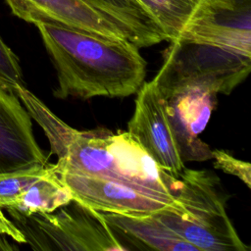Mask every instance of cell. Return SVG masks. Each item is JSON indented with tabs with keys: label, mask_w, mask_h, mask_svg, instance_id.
Masks as SVG:
<instances>
[{
	"label": "cell",
	"mask_w": 251,
	"mask_h": 251,
	"mask_svg": "<svg viewBox=\"0 0 251 251\" xmlns=\"http://www.w3.org/2000/svg\"><path fill=\"white\" fill-rule=\"evenodd\" d=\"M200 8L205 10L220 11L234 8L242 0H192Z\"/></svg>",
	"instance_id": "cell-19"
},
{
	"label": "cell",
	"mask_w": 251,
	"mask_h": 251,
	"mask_svg": "<svg viewBox=\"0 0 251 251\" xmlns=\"http://www.w3.org/2000/svg\"><path fill=\"white\" fill-rule=\"evenodd\" d=\"M214 167L226 174L237 176L248 188L251 187V165L248 162L236 159L226 151L221 149L212 150Z\"/></svg>",
	"instance_id": "cell-18"
},
{
	"label": "cell",
	"mask_w": 251,
	"mask_h": 251,
	"mask_svg": "<svg viewBox=\"0 0 251 251\" xmlns=\"http://www.w3.org/2000/svg\"><path fill=\"white\" fill-rule=\"evenodd\" d=\"M5 1L15 16L33 25L49 23L112 40H127L114 23L81 0Z\"/></svg>",
	"instance_id": "cell-9"
},
{
	"label": "cell",
	"mask_w": 251,
	"mask_h": 251,
	"mask_svg": "<svg viewBox=\"0 0 251 251\" xmlns=\"http://www.w3.org/2000/svg\"><path fill=\"white\" fill-rule=\"evenodd\" d=\"M47 166L0 174V210L10 208L28 185L45 172Z\"/></svg>",
	"instance_id": "cell-16"
},
{
	"label": "cell",
	"mask_w": 251,
	"mask_h": 251,
	"mask_svg": "<svg viewBox=\"0 0 251 251\" xmlns=\"http://www.w3.org/2000/svg\"><path fill=\"white\" fill-rule=\"evenodd\" d=\"M15 249H17V247L11 245L10 242L0 232V251H13Z\"/></svg>",
	"instance_id": "cell-20"
},
{
	"label": "cell",
	"mask_w": 251,
	"mask_h": 251,
	"mask_svg": "<svg viewBox=\"0 0 251 251\" xmlns=\"http://www.w3.org/2000/svg\"><path fill=\"white\" fill-rule=\"evenodd\" d=\"M177 207L152 215L197 251H246L226 211L227 194L219 176L209 170L182 171Z\"/></svg>",
	"instance_id": "cell-3"
},
{
	"label": "cell",
	"mask_w": 251,
	"mask_h": 251,
	"mask_svg": "<svg viewBox=\"0 0 251 251\" xmlns=\"http://www.w3.org/2000/svg\"><path fill=\"white\" fill-rule=\"evenodd\" d=\"M0 85L13 91L24 85L19 60L0 36Z\"/></svg>",
	"instance_id": "cell-17"
},
{
	"label": "cell",
	"mask_w": 251,
	"mask_h": 251,
	"mask_svg": "<svg viewBox=\"0 0 251 251\" xmlns=\"http://www.w3.org/2000/svg\"><path fill=\"white\" fill-rule=\"evenodd\" d=\"M31 117L18 95L0 85V174L47 166Z\"/></svg>",
	"instance_id": "cell-8"
},
{
	"label": "cell",
	"mask_w": 251,
	"mask_h": 251,
	"mask_svg": "<svg viewBox=\"0 0 251 251\" xmlns=\"http://www.w3.org/2000/svg\"><path fill=\"white\" fill-rule=\"evenodd\" d=\"M35 26L57 73L55 97H126L135 94L144 82L146 62L129 41L49 23Z\"/></svg>",
	"instance_id": "cell-2"
},
{
	"label": "cell",
	"mask_w": 251,
	"mask_h": 251,
	"mask_svg": "<svg viewBox=\"0 0 251 251\" xmlns=\"http://www.w3.org/2000/svg\"><path fill=\"white\" fill-rule=\"evenodd\" d=\"M30 117L42 127L58 161L56 172L112 179L176 206L180 180L162 169L126 130L71 127L24 85L15 89Z\"/></svg>",
	"instance_id": "cell-1"
},
{
	"label": "cell",
	"mask_w": 251,
	"mask_h": 251,
	"mask_svg": "<svg viewBox=\"0 0 251 251\" xmlns=\"http://www.w3.org/2000/svg\"><path fill=\"white\" fill-rule=\"evenodd\" d=\"M54 172L70 188L73 199L101 213L147 216L173 206L112 179L68 172Z\"/></svg>",
	"instance_id": "cell-7"
},
{
	"label": "cell",
	"mask_w": 251,
	"mask_h": 251,
	"mask_svg": "<svg viewBox=\"0 0 251 251\" xmlns=\"http://www.w3.org/2000/svg\"><path fill=\"white\" fill-rule=\"evenodd\" d=\"M5 210L20 233L21 243L34 250H126L101 212L75 199L51 213L24 215Z\"/></svg>",
	"instance_id": "cell-5"
},
{
	"label": "cell",
	"mask_w": 251,
	"mask_h": 251,
	"mask_svg": "<svg viewBox=\"0 0 251 251\" xmlns=\"http://www.w3.org/2000/svg\"><path fill=\"white\" fill-rule=\"evenodd\" d=\"M217 94L186 89L167 100V111L183 163L212 159V150L199 138L217 104Z\"/></svg>",
	"instance_id": "cell-10"
},
{
	"label": "cell",
	"mask_w": 251,
	"mask_h": 251,
	"mask_svg": "<svg viewBox=\"0 0 251 251\" xmlns=\"http://www.w3.org/2000/svg\"><path fill=\"white\" fill-rule=\"evenodd\" d=\"M251 57L217 46L176 40L163 53L153 78L165 99L186 89L228 95L248 75Z\"/></svg>",
	"instance_id": "cell-4"
},
{
	"label": "cell",
	"mask_w": 251,
	"mask_h": 251,
	"mask_svg": "<svg viewBox=\"0 0 251 251\" xmlns=\"http://www.w3.org/2000/svg\"><path fill=\"white\" fill-rule=\"evenodd\" d=\"M73 200L70 188L54 172L52 165L31 182L28 187L7 209H13L24 215L51 213Z\"/></svg>",
	"instance_id": "cell-14"
},
{
	"label": "cell",
	"mask_w": 251,
	"mask_h": 251,
	"mask_svg": "<svg viewBox=\"0 0 251 251\" xmlns=\"http://www.w3.org/2000/svg\"><path fill=\"white\" fill-rule=\"evenodd\" d=\"M158 24L169 42L176 41L201 11L192 0H137Z\"/></svg>",
	"instance_id": "cell-15"
},
{
	"label": "cell",
	"mask_w": 251,
	"mask_h": 251,
	"mask_svg": "<svg viewBox=\"0 0 251 251\" xmlns=\"http://www.w3.org/2000/svg\"><path fill=\"white\" fill-rule=\"evenodd\" d=\"M177 40L204 43L251 57L250 0L232 9L203 10Z\"/></svg>",
	"instance_id": "cell-11"
},
{
	"label": "cell",
	"mask_w": 251,
	"mask_h": 251,
	"mask_svg": "<svg viewBox=\"0 0 251 251\" xmlns=\"http://www.w3.org/2000/svg\"><path fill=\"white\" fill-rule=\"evenodd\" d=\"M112 23L138 48L165 40V35L151 15L137 0H81Z\"/></svg>",
	"instance_id": "cell-13"
},
{
	"label": "cell",
	"mask_w": 251,
	"mask_h": 251,
	"mask_svg": "<svg viewBox=\"0 0 251 251\" xmlns=\"http://www.w3.org/2000/svg\"><path fill=\"white\" fill-rule=\"evenodd\" d=\"M102 214L116 237L124 246V241L126 240V243L132 244L131 249L197 251L192 244L169 229L152 214L147 216H130L116 213Z\"/></svg>",
	"instance_id": "cell-12"
},
{
	"label": "cell",
	"mask_w": 251,
	"mask_h": 251,
	"mask_svg": "<svg viewBox=\"0 0 251 251\" xmlns=\"http://www.w3.org/2000/svg\"><path fill=\"white\" fill-rule=\"evenodd\" d=\"M136 94L127 131L162 169L178 177L185 167L169 120L167 100L153 79L143 82Z\"/></svg>",
	"instance_id": "cell-6"
}]
</instances>
